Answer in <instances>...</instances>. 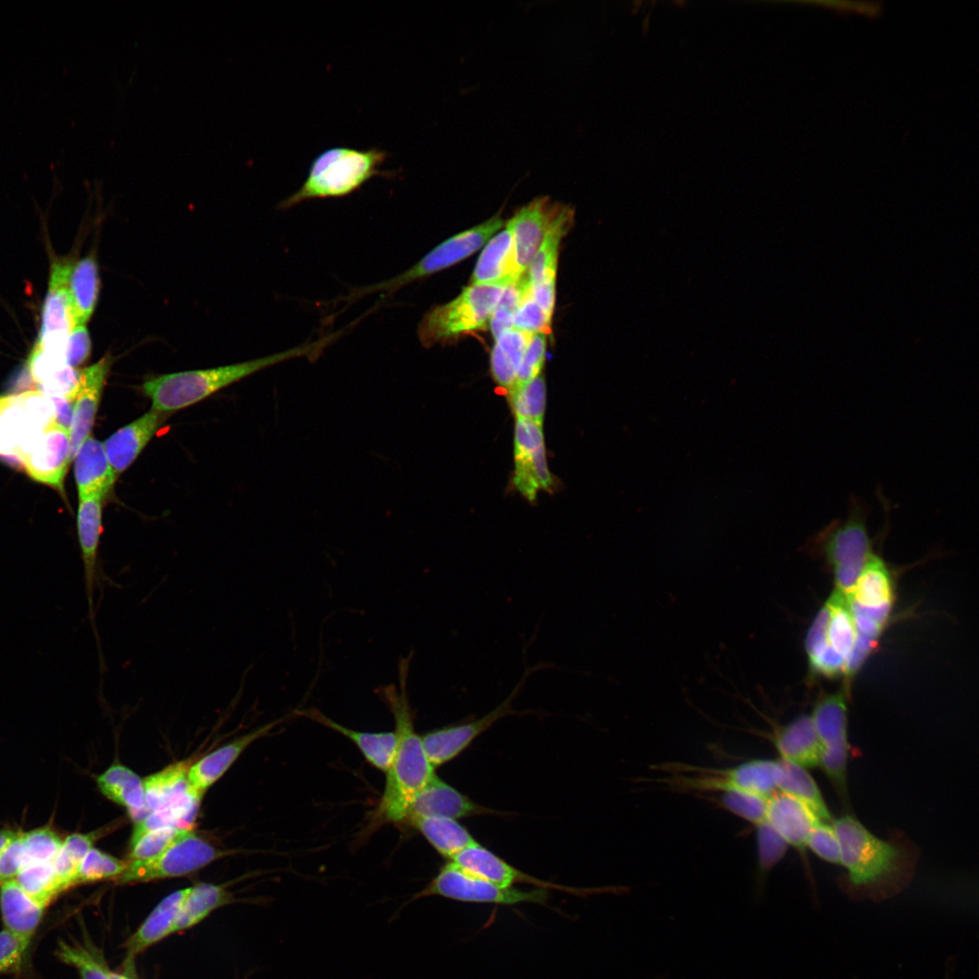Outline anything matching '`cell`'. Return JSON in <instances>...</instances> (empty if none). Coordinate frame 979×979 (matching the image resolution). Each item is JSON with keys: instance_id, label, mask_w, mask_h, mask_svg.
<instances>
[{"instance_id": "cell-1", "label": "cell", "mask_w": 979, "mask_h": 979, "mask_svg": "<svg viewBox=\"0 0 979 979\" xmlns=\"http://www.w3.org/2000/svg\"><path fill=\"white\" fill-rule=\"evenodd\" d=\"M832 825L839 842L840 865L846 869L838 884L849 899L880 902L910 884L919 851L905 834L898 831L880 838L850 814L833 819Z\"/></svg>"}, {"instance_id": "cell-2", "label": "cell", "mask_w": 979, "mask_h": 979, "mask_svg": "<svg viewBox=\"0 0 979 979\" xmlns=\"http://www.w3.org/2000/svg\"><path fill=\"white\" fill-rule=\"evenodd\" d=\"M412 654L399 661V686L392 683L377 690L393 716L397 746L386 771L383 795L368 826L370 829L385 823H405L413 799L435 775L424 751L422 736L415 731L407 693Z\"/></svg>"}, {"instance_id": "cell-3", "label": "cell", "mask_w": 979, "mask_h": 979, "mask_svg": "<svg viewBox=\"0 0 979 979\" xmlns=\"http://www.w3.org/2000/svg\"><path fill=\"white\" fill-rule=\"evenodd\" d=\"M333 337L334 335L325 336L313 343L242 363L153 376L144 381L141 389L151 401L152 409L170 413L190 406L218 390L274 364L292 358L318 355Z\"/></svg>"}, {"instance_id": "cell-4", "label": "cell", "mask_w": 979, "mask_h": 979, "mask_svg": "<svg viewBox=\"0 0 979 979\" xmlns=\"http://www.w3.org/2000/svg\"><path fill=\"white\" fill-rule=\"evenodd\" d=\"M389 156L378 148H329L312 160L302 186L282 200L278 208L287 209L309 199L343 198L373 177L394 178L396 171L379 170Z\"/></svg>"}, {"instance_id": "cell-5", "label": "cell", "mask_w": 979, "mask_h": 979, "mask_svg": "<svg viewBox=\"0 0 979 979\" xmlns=\"http://www.w3.org/2000/svg\"><path fill=\"white\" fill-rule=\"evenodd\" d=\"M776 760H751L729 768L668 761L652 766L661 784L679 792H746L769 797L777 791Z\"/></svg>"}, {"instance_id": "cell-6", "label": "cell", "mask_w": 979, "mask_h": 979, "mask_svg": "<svg viewBox=\"0 0 979 979\" xmlns=\"http://www.w3.org/2000/svg\"><path fill=\"white\" fill-rule=\"evenodd\" d=\"M868 513L867 504L851 496L846 519L830 522L812 538V550L831 567L836 590L848 597L873 552L867 528Z\"/></svg>"}, {"instance_id": "cell-7", "label": "cell", "mask_w": 979, "mask_h": 979, "mask_svg": "<svg viewBox=\"0 0 979 979\" xmlns=\"http://www.w3.org/2000/svg\"><path fill=\"white\" fill-rule=\"evenodd\" d=\"M505 287L470 285L453 300L433 306L421 319L417 335L424 347L446 344L485 327Z\"/></svg>"}, {"instance_id": "cell-8", "label": "cell", "mask_w": 979, "mask_h": 979, "mask_svg": "<svg viewBox=\"0 0 979 979\" xmlns=\"http://www.w3.org/2000/svg\"><path fill=\"white\" fill-rule=\"evenodd\" d=\"M503 224L504 221L498 214L480 225L458 233L436 246L402 274L384 282L358 289L352 297L374 292L391 294L416 280L444 270L485 246Z\"/></svg>"}, {"instance_id": "cell-9", "label": "cell", "mask_w": 979, "mask_h": 979, "mask_svg": "<svg viewBox=\"0 0 979 979\" xmlns=\"http://www.w3.org/2000/svg\"><path fill=\"white\" fill-rule=\"evenodd\" d=\"M53 422V403L41 391L0 396V455L20 460Z\"/></svg>"}, {"instance_id": "cell-10", "label": "cell", "mask_w": 979, "mask_h": 979, "mask_svg": "<svg viewBox=\"0 0 979 979\" xmlns=\"http://www.w3.org/2000/svg\"><path fill=\"white\" fill-rule=\"evenodd\" d=\"M440 896L449 899L513 906L521 903L544 905L549 895L546 888L536 887L523 890L514 887H504L460 869L452 862L444 865L437 875L418 892L413 898Z\"/></svg>"}, {"instance_id": "cell-11", "label": "cell", "mask_w": 979, "mask_h": 979, "mask_svg": "<svg viewBox=\"0 0 979 979\" xmlns=\"http://www.w3.org/2000/svg\"><path fill=\"white\" fill-rule=\"evenodd\" d=\"M226 854L192 830L159 856L128 862L126 869L115 880L119 884L148 882L180 877L194 872Z\"/></svg>"}, {"instance_id": "cell-12", "label": "cell", "mask_w": 979, "mask_h": 979, "mask_svg": "<svg viewBox=\"0 0 979 979\" xmlns=\"http://www.w3.org/2000/svg\"><path fill=\"white\" fill-rule=\"evenodd\" d=\"M550 663H539L538 664L527 667L521 679L513 688L511 693L486 715L474 719L469 722L445 726L428 732L422 736L426 755L433 766L439 767L464 751L479 735L486 732L499 719L514 714H523L512 708V703L523 689L525 682L529 675L540 669L549 668Z\"/></svg>"}, {"instance_id": "cell-13", "label": "cell", "mask_w": 979, "mask_h": 979, "mask_svg": "<svg viewBox=\"0 0 979 979\" xmlns=\"http://www.w3.org/2000/svg\"><path fill=\"white\" fill-rule=\"evenodd\" d=\"M847 696L846 690L820 696L810 715L821 744L819 761L828 765L848 764Z\"/></svg>"}, {"instance_id": "cell-14", "label": "cell", "mask_w": 979, "mask_h": 979, "mask_svg": "<svg viewBox=\"0 0 979 979\" xmlns=\"http://www.w3.org/2000/svg\"><path fill=\"white\" fill-rule=\"evenodd\" d=\"M19 460L32 479L63 491L72 461L70 432L53 423Z\"/></svg>"}, {"instance_id": "cell-15", "label": "cell", "mask_w": 979, "mask_h": 979, "mask_svg": "<svg viewBox=\"0 0 979 979\" xmlns=\"http://www.w3.org/2000/svg\"><path fill=\"white\" fill-rule=\"evenodd\" d=\"M102 500L100 495L80 499L77 512V534L83 565L84 585L88 602V616L97 641L99 658V635L95 622L94 592L99 580L98 549L102 528Z\"/></svg>"}, {"instance_id": "cell-16", "label": "cell", "mask_w": 979, "mask_h": 979, "mask_svg": "<svg viewBox=\"0 0 979 979\" xmlns=\"http://www.w3.org/2000/svg\"><path fill=\"white\" fill-rule=\"evenodd\" d=\"M451 862L469 874L504 887H513L518 883H525L546 889H560L574 895L588 894L587 889L582 890L558 886L528 875L509 865L478 842L460 852Z\"/></svg>"}, {"instance_id": "cell-17", "label": "cell", "mask_w": 979, "mask_h": 979, "mask_svg": "<svg viewBox=\"0 0 979 979\" xmlns=\"http://www.w3.org/2000/svg\"><path fill=\"white\" fill-rule=\"evenodd\" d=\"M559 203L548 197L533 199L508 220L512 234L516 261L523 276L538 250Z\"/></svg>"}, {"instance_id": "cell-18", "label": "cell", "mask_w": 979, "mask_h": 979, "mask_svg": "<svg viewBox=\"0 0 979 979\" xmlns=\"http://www.w3.org/2000/svg\"><path fill=\"white\" fill-rule=\"evenodd\" d=\"M111 363V356L106 354L94 364L81 370L80 386L73 401L70 430L72 460L83 441L91 435Z\"/></svg>"}, {"instance_id": "cell-19", "label": "cell", "mask_w": 979, "mask_h": 979, "mask_svg": "<svg viewBox=\"0 0 979 979\" xmlns=\"http://www.w3.org/2000/svg\"><path fill=\"white\" fill-rule=\"evenodd\" d=\"M166 419L167 413L151 408L102 442L116 479L132 464Z\"/></svg>"}, {"instance_id": "cell-20", "label": "cell", "mask_w": 979, "mask_h": 979, "mask_svg": "<svg viewBox=\"0 0 979 979\" xmlns=\"http://www.w3.org/2000/svg\"><path fill=\"white\" fill-rule=\"evenodd\" d=\"M487 813L492 810L475 803L435 774L413 799L406 822L424 817L457 819Z\"/></svg>"}, {"instance_id": "cell-21", "label": "cell", "mask_w": 979, "mask_h": 979, "mask_svg": "<svg viewBox=\"0 0 979 979\" xmlns=\"http://www.w3.org/2000/svg\"><path fill=\"white\" fill-rule=\"evenodd\" d=\"M819 819L799 799L781 791L768 798L766 822L787 842L802 852L815 824Z\"/></svg>"}, {"instance_id": "cell-22", "label": "cell", "mask_w": 979, "mask_h": 979, "mask_svg": "<svg viewBox=\"0 0 979 979\" xmlns=\"http://www.w3.org/2000/svg\"><path fill=\"white\" fill-rule=\"evenodd\" d=\"M73 263L57 261L52 266L48 291L43 309L39 342L66 340L73 328L71 315L68 284Z\"/></svg>"}, {"instance_id": "cell-23", "label": "cell", "mask_w": 979, "mask_h": 979, "mask_svg": "<svg viewBox=\"0 0 979 979\" xmlns=\"http://www.w3.org/2000/svg\"><path fill=\"white\" fill-rule=\"evenodd\" d=\"M521 276L517 266L512 234L506 226L485 245L474 267L470 285L506 287Z\"/></svg>"}, {"instance_id": "cell-24", "label": "cell", "mask_w": 979, "mask_h": 979, "mask_svg": "<svg viewBox=\"0 0 979 979\" xmlns=\"http://www.w3.org/2000/svg\"><path fill=\"white\" fill-rule=\"evenodd\" d=\"M298 716L310 719L349 739L364 759L374 768L386 772L395 754L397 737L394 732H369L347 728L315 708L297 710Z\"/></svg>"}, {"instance_id": "cell-25", "label": "cell", "mask_w": 979, "mask_h": 979, "mask_svg": "<svg viewBox=\"0 0 979 979\" xmlns=\"http://www.w3.org/2000/svg\"><path fill=\"white\" fill-rule=\"evenodd\" d=\"M286 718L283 717L258 727L215 750L190 765L188 773L190 785L197 791L203 793L228 771L247 746L268 733L275 726L284 722Z\"/></svg>"}, {"instance_id": "cell-26", "label": "cell", "mask_w": 979, "mask_h": 979, "mask_svg": "<svg viewBox=\"0 0 979 979\" xmlns=\"http://www.w3.org/2000/svg\"><path fill=\"white\" fill-rule=\"evenodd\" d=\"M771 739L780 758L806 769L819 766L821 744L810 715L801 714L774 727Z\"/></svg>"}, {"instance_id": "cell-27", "label": "cell", "mask_w": 979, "mask_h": 979, "mask_svg": "<svg viewBox=\"0 0 979 979\" xmlns=\"http://www.w3.org/2000/svg\"><path fill=\"white\" fill-rule=\"evenodd\" d=\"M73 460L79 499L107 496L117 479L110 466L103 443L90 435Z\"/></svg>"}, {"instance_id": "cell-28", "label": "cell", "mask_w": 979, "mask_h": 979, "mask_svg": "<svg viewBox=\"0 0 979 979\" xmlns=\"http://www.w3.org/2000/svg\"><path fill=\"white\" fill-rule=\"evenodd\" d=\"M189 889H179L164 897L128 938L124 944L128 962L131 963L137 955L173 934L179 909Z\"/></svg>"}, {"instance_id": "cell-29", "label": "cell", "mask_w": 979, "mask_h": 979, "mask_svg": "<svg viewBox=\"0 0 979 979\" xmlns=\"http://www.w3.org/2000/svg\"><path fill=\"white\" fill-rule=\"evenodd\" d=\"M45 908L26 894L15 880L0 884V912L5 929L31 941Z\"/></svg>"}, {"instance_id": "cell-30", "label": "cell", "mask_w": 979, "mask_h": 979, "mask_svg": "<svg viewBox=\"0 0 979 979\" xmlns=\"http://www.w3.org/2000/svg\"><path fill=\"white\" fill-rule=\"evenodd\" d=\"M574 221V209L558 204L543 241L530 263L527 275L531 285L556 282L558 250L562 238Z\"/></svg>"}, {"instance_id": "cell-31", "label": "cell", "mask_w": 979, "mask_h": 979, "mask_svg": "<svg viewBox=\"0 0 979 979\" xmlns=\"http://www.w3.org/2000/svg\"><path fill=\"white\" fill-rule=\"evenodd\" d=\"M96 781L101 792L124 807L135 823L148 815L143 780L128 767L113 764Z\"/></svg>"}, {"instance_id": "cell-32", "label": "cell", "mask_w": 979, "mask_h": 979, "mask_svg": "<svg viewBox=\"0 0 979 979\" xmlns=\"http://www.w3.org/2000/svg\"><path fill=\"white\" fill-rule=\"evenodd\" d=\"M848 599L865 608L893 606L892 574L878 555L871 553Z\"/></svg>"}, {"instance_id": "cell-33", "label": "cell", "mask_w": 979, "mask_h": 979, "mask_svg": "<svg viewBox=\"0 0 979 979\" xmlns=\"http://www.w3.org/2000/svg\"><path fill=\"white\" fill-rule=\"evenodd\" d=\"M100 290L97 263L88 256L73 263L68 284V295L73 327L85 325L96 306Z\"/></svg>"}, {"instance_id": "cell-34", "label": "cell", "mask_w": 979, "mask_h": 979, "mask_svg": "<svg viewBox=\"0 0 979 979\" xmlns=\"http://www.w3.org/2000/svg\"><path fill=\"white\" fill-rule=\"evenodd\" d=\"M776 763L777 791L804 802L819 820L832 822V815L821 791L807 769L781 758L777 759Z\"/></svg>"}, {"instance_id": "cell-35", "label": "cell", "mask_w": 979, "mask_h": 979, "mask_svg": "<svg viewBox=\"0 0 979 979\" xmlns=\"http://www.w3.org/2000/svg\"><path fill=\"white\" fill-rule=\"evenodd\" d=\"M189 766L187 761H179L143 780L148 814L171 805L196 790L189 780Z\"/></svg>"}, {"instance_id": "cell-36", "label": "cell", "mask_w": 979, "mask_h": 979, "mask_svg": "<svg viewBox=\"0 0 979 979\" xmlns=\"http://www.w3.org/2000/svg\"><path fill=\"white\" fill-rule=\"evenodd\" d=\"M439 854L451 860L460 852L477 843L470 833L456 819L445 817H424L410 822Z\"/></svg>"}, {"instance_id": "cell-37", "label": "cell", "mask_w": 979, "mask_h": 979, "mask_svg": "<svg viewBox=\"0 0 979 979\" xmlns=\"http://www.w3.org/2000/svg\"><path fill=\"white\" fill-rule=\"evenodd\" d=\"M828 619L829 608L825 603L811 623L805 638L810 673L825 678L845 677L846 662L828 649L826 645Z\"/></svg>"}, {"instance_id": "cell-38", "label": "cell", "mask_w": 979, "mask_h": 979, "mask_svg": "<svg viewBox=\"0 0 979 979\" xmlns=\"http://www.w3.org/2000/svg\"><path fill=\"white\" fill-rule=\"evenodd\" d=\"M532 335L512 328L495 340L490 356L491 373L495 382L508 391L515 383Z\"/></svg>"}, {"instance_id": "cell-39", "label": "cell", "mask_w": 979, "mask_h": 979, "mask_svg": "<svg viewBox=\"0 0 979 979\" xmlns=\"http://www.w3.org/2000/svg\"><path fill=\"white\" fill-rule=\"evenodd\" d=\"M826 605L829 608L826 645L846 662L847 667L856 642V627L848 596L835 589Z\"/></svg>"}, {"instance_id": "cell-40", "label": "cell", "mask_w": 979, "mask_h": 979, "mask_svg": "<svg viewBox=\"0 0 979 979\" xmlns=\"http://www.w3.org/2000/svg\"><path fill=\"white\" fill-rule=\"evenodd\" d=\"M230 902L231 896L222 886L200 883L191 887L179 909L173 933L194 926L213 910Z\"/></svg>"}, {"instance_id": "cell-41", "label": "cell", "mask_w": 979, "mask_h": 979, "mask_svg": "<svg viewBox=\"0 0 979 979\" xmlns=\"http://www.w3.org/2000/svg\"><path fill=\"white\" fill-rule=\"evenodd\" d=\"M202 795L193 790L180 800L149 813L135 823L131 840L148 831L164 827L190 829L198 814Z\"/></svg>"}, {"instance_id": "cell-42", "label": "cell", "mask_w": 979, "mask_h": 979, "mask_svg": "<svg viewBox=\"0 0 979 979\" xmlns=\"http://www.w3.org/2000/svg\"><path fill=\"white\" fill-rule=\"evenodd\" d=\"M55 955L62 963L73 967L81 979H111V971L102 953L87 941L61 940Z\"/></svg>"}, {"instance_id": "cell-43", "label": "cell", "mask_w": 979, "mask_h": 979, "mask_svg": "<svg viewBox=\"0 0 979 979\" xmlns=\"http://www.w3.org/2000/svg\"><path fill=\"white\" fill-rule=\"evenodd\" d=\"M513 481L517 490L530 501L536 499L539 490L551 489L553 480L548 468L544 447L515 458Z\"/></svg>"}, {"instance_id": "cell-44", "label": "cell", "mask_w": 979, "mask_h": 979, "mask_svg": "<svg viewBox=\"0 0 979 979\" xmlns=\"http://www.w3.org/2000/svg\"><path fill=\"white\" fill-rule=\"evenodd\" d=\"M31 897L47 906L64 891L52 862H30L14 879Z\"/></svg>"}, {"instance_id": "cell-45", "label": "cell", "mask_w": 979, "mask_h": 979, "mask_svg": "<svg viewBox=\"0 0 979 979\" xmlns=\"http://www.w3.org/2000/svg\"><path fill=\"white\" fill-rule=\"evenodd\" d=\"M529 286L526 273L518 281L504 288L489 322L495 340L512 329L515 314Z\"/></svg>"}, {"instance_id": "cell-46", "label": "cell", "mask_w": 979, "mask_h": 979, "mask_svg": "<svg viewBox=\"0 0 979 979\" xmlns=\"http://www.w3.org/2000/svg\"><path fill=\"white\" fill-rule=\"evenodd\" d=\"M191 830V829L164 827L148 831L131 840L128 862L155 858Z\"/></svg>"}, {"instance_id": "cell-47", "label": "cell", "mask_w": 979, "mask_h": 979, "mask_svg": "<svg viewBox=\"0 0 979 979\" xmlns=\"http://www.w3.org/2000/svg\"><path fill=\"white\" fill-rule=\"evenodd\" d=\"M509 398L517 418L542 423L546 405V383L542 374L510 391Z\"/></svg>"}, {"instance_id": "cell-48", "label": "cell", "mask_w": 979, "mask_h": 979, "mask_svg": "<svg viewBox=\"0 0 979 979\" xmlns=\"http://www.w3.org/2000/svg\"><path fill=\"white\" fill-rule=\"evenodd\" d=\"M128 862L92 848L81 861L77 871V885L103 879H116L126 869Z\"/></svg>"}, {"instance_id": "cell-49", "label": "cell", "mask_w": 979, "mask_h": 979, "mask_svg": "<svg viewBox=\"0 0 979 979\" xmlns=\"http://www.w3.org/2000/svg\"><path fill=\"white\" fill-rule=\"evenodd\" d=\"M22 841L29 863L52 862L61 849L63 838L52 825H44L22 830Z\"/></svg>"}, {"instance_id": "cell-50", "label": "cell", "mask_w": 979, "mask_h": 979, "mask_svg": "<svg viewBox=\"0 0 979 979\" xmlns=\"http://www.w3.org/2000/svg\"><path fill=\"white\" fill-rule=\"evenodd\" d=\"M756 829L761 891L764 877L785 856L789 845L766 821Z\"/></svg>"}, {"instance_id": "cell-51", "label": "cell", "mask_w": 979, "mask_h": 979, "mask_svg": "<svg viewBox=\"0 0 979 979\" xmlns=\"http://www.w3.org/2000/svg\"><path fill=\"white\" fill-rule=\"evenodd\" d=\"M768 798L752 793L730 792L722 794L721 801L726 809L758 827L766 821Z\"/></svg>"}, {"instance_id": "cell-52", "label": "cell", "mask_w": 979, "mask_h": 979, "mask_svg": "<svg viewBox=\"0 0 979 979\" xmlns=\"http://www.w3.org/2000/svg\"><path fill=\"white\" fill-rule=\"evenodd\" d=\"M550 325L551 317L535 301L530 284L515 314L512 328L532 334L537 333L548 334L550 331Z\"/></svg>"}, {"instance_id": "cell-53", "label": "cell", "mask_w": 979, "mask_h": 979, "mask_svg": "<svg viewBox=\"0 0 979 979\" xmlns=\"http://www.w3.org/2000/svg\"><path fill=\"white\" fill-rule=\"evenodd\" d=\"M807 848L822 860L840 865V847L832 822L818 821L809 833Z\"/></svg>"}, {"instance_id": "cell-54", "label": "cell", "mask_w": 979, "mask_h": 979, "mask_svg": "<svg viewBox=\"0 0 979 979\" xmlns=\"http://www.w3.org/2000/svg\"><path fill=\"white\" fill-rule=\"evenodd\" d=\"M546 347L547 334H534L524 354L515 383L509 393L528 383L540 374L545 361Z\"/></svg>"}, {"instance_id": "cell-55", "label": "cell", "mask_w": 979, "mask_h": 979, "mask_svg": "<svg viewBox=\"0 0 979 979\" xmlns=\"http://www.w3.org/2000/svg\"><path fill=\"white\" fill-rule=\"evenodd\" d=\"M28 863L22 841V830L17 829L0 852V884L14 880Z\"/></svg>"}, {"instance_id": "cell-56", "label": "cell", "mask_w": 979, "mask_h": 979, "mask_svg": "<svg viewBox=\"0 0 979 979\" xmlns=\"http://www.w3.org/2000/svg\"><path fill=\"white\" fill-rule=\"evenodd\" d=\"M30 943L5 928L0 932V974L22 964Z\"/></svg>"}, {"instance_id": "cell-57", "label": "cell", "mask_w": 979, "mask_h": 979, "mask_svg": "<svg viewBox=\"0 0 979 979\" xmlns=\"http://www.w3.org/2000/svg\"><path fill=\"white\" fill-rule=\"evenodd\" d=\"M544 447L542 423L526 418H517L514 455L520 457Z\"/></svg>"}, {"instance_id": "cell-58", "label": "cell", "mask_w": 979, "mask_h": 979, "mask_svg": "<svg viewBox=\"0 0 979 979\" xmlns=\"http://www.w3.org/2000/svg\"><path fill=\"white\" fill-rule=\"evenodd\" d=\"M91 338L85 325H77L70 332L66 346V363L76 368L83 363L91 353Z\"/></svg>"}, {"instance_id": "cell-59", "label": "cell", "mask_w": 979, "mask_h": 979, "mask_svg": "<svg viewBox=\"0 0 979 979\" xmlns=\"http://www.w3.org/2000/svg\"><path fill=\"white\" fill-rule=\"evenodd\" d=\"M95 838V833H72L63 838L61 849L80 864L84 856L93 848Z\"/></svg>"}, {"instance_id": "cell-60", "label": "cell", "mask_w": 979, "mask_h": 979, "mask_svg": "<svg viewBox=\"0 0 979 979\" xmlns=\"http://www.w3.org/2000/svg\"><path fill=\"white\" fill-rule=\"evenodd\" d=\"M531 292L537 304L552 318L556 299V282L531 285Z\"/></svg>"}, {"instance_id": "cell-61", "label": "cell", "mask_w": 979, "mask_h": 979, "mask_svg": "<svg viewBox=\"0 0 979 979\" xmlns=\"http://www.w3.org/2000/svg\"><path fill=\"white\" fill-rule=\"evenodd\" d=\"M49 397L54 406V424L70 432L73 413V401L63 397Z\"/></svg>"}, {"instance_id": "cell-62", "label": "cell", "mask_w": 979, "mask_h": 979, "mask_svg": "<svg viewBox=\"0 0 979 979\" xmlns=\"http://www.w3.org/2000/svg\"><path fill=\"white\" fill-rule=\"evenodd\" d=\"M17 829L5 828L0 829V852L10 838L15 834Z\"/></svg>"}, {"instance_id": "cell-63", "label": "cell", "mask_w": 979, "mask_h": 979, "mask_svg": "<svg viewBox=\"0 0 979 979\" xmlns=\"http://www.w3.org/2000/svg\"><path fill=\"white\" fill-rule=\"evenodd\" d=\"M110 975H111V979H132L131 977H129L126 974L115 973V972H112V971H111Z\"/></svg>"}]
</instances>
